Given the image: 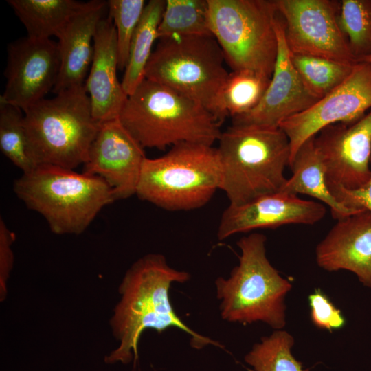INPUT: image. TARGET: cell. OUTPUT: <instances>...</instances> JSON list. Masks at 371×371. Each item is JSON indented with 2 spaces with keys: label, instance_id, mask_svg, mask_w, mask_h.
I'll return each instance as SVG.
<instances>
[{
  "label": "cell",
  "instance_id": "obj_1",
  "mask_svg": "<svg viewBox=\"0 0 371 371\" xmlns=\"http://www.w3.org/2000/svg\"><path fill=\"white\" fill-rule=\"evenodd\" d=\"M190 278L188 272L172 268L160 254H148L135 261L120 284V299L109 321L119 346L105 356L104 362L128 364L133 361L135 369L139 359L138 343L147 329L161 333L175 327L190 336V345L196 349L208 345L223 348L218 341L188 326L172 306L169 295L171 284L184 283Z\"/></svg>",
  "mask_w": 371,
  "mask_h": 371
},
{
  "label": "cell",
  "instance_id": "obj_2",
  "mask_svg": "<svg viewBox=\"0 0 371 371\" xmlns=\"http://www.w3.org/2000/svg\"><path fill=\"white\" fill-rule=\"evenodd\" d=\"M118 119L143 148L164 150L183 142L212 146L221 134V122L209 110L146 78L128 96Z\"/></svg>",
  "mask_w": 371,
  "mask_h": 371
},
{
  "label": "cell",
  "instance_id": "obj_3",
  "mask_svg": "<svg viewBox=\"0 0 371 371\" xmlns=\"http://www.w3.org/2000/svg\"><path fill=\"white\" fill-rule=\"evenodd\" d=\"M218 141L220 190L229 205H241L281 190L291 148L280 128L232 125Z\"/></svg>",
  "mask_w": 371,
  "mask_h": 371
},
{
  "label": "cell",
  "instance_id": "obj_4",
  "mask_svg": "<svg viewBox=\"0 0 371 371\" xmlns=\"http://www.w3.org/2000/svg\"><path fill=\"white\" fill-rule=\"evenodd\" d=\"M13 190L59 235L82 234L104 206L115 201L102 178L49 164L23 173Z\"/></svg>",
  "mask_w": 371,
  "mask_h": 371
},
{
  "label": "cell",
  "instance_id": "obj_5",
  "mask_svg": "<svg viewBox=\"0 0 371 371\" xmlns=\"http://www.w3.org/2000/svg\"><path fill=\"white\" fill-rule=\"evenodd\" d=\"M266 236L253 233L242 237L238 265L229 277L215 280L223 319L252 324L262 322L282 330L286 325L285 297L292 285L270 263L266 256Z\"/></svg>",
  "mask_w": 371,
  "mask_h": 371
},
{
  "label": "cell",
  "instance_id": "obj_6",
  "mask_svg": "<svg viewBox=\"0 0 371 371\" xmlns=\"http://www.w3.org/2000/svg\"><path fill=\"white\" fill-rule=\"evenodd\" d=\"M23 113L28 152L36 165L74 170L85 164L100 126L85 85L44 98Z\"/></svg>",
  "mask_w": 371,
  "mask_h": 371
},
{
  "label": "cell",
  "instance_id": "obj_7",
  "mask_svg": "<svg viewBox=\"0 0 371 371\" xmlns=\"http://www.w3.org/2000/svg\"><path fill=\"white\" fill-rule=\"evenodd\" d=\"M221 183L217 148L183 142L161 157L145 159L135 194L166 210H190L205 205Z\"/></svg>",
  "mask_w": 371,
  "mask_h": 371
},
{
  "label": "cell",
  "instance_id": "obj_8",
  "mask_svg": "<svg viewBox=\"0 0 371 371\" xmlns=\"http://www.w3.org/2000/svg\"><path fill=\"white\" fill-rule=\"evenodd\" d=\"M210 29L232 71L271 78L278 55L274 1L207 0Z\"/></svg>",
  "mask_w": 371,
  "mask_h": 371
},
{
  "label": "cell",
  "instance_id": "obj_9",
  "mask_svg": "<svg viewBox=\"0 0 371 371\" xmlns=\"http://www.w3.org/2000/svg\"><path fill=\"white\" fill-rule=\"evenodd\" d=\"M225 61L212 36L162 38L152 52L145 78L194 100L217 117L218 95L229 74Z\"/></svg>",
  "mask_w": 371,
  "mask_h": 371
},
{
  "label": "cell",
  "instance_id": "obj_10",
  "mask_svg": "<svg viewBox=\"0 0 371 371\" xmlns=\"http://www.w3.org/2000/svg\"><path fill=\"white\" fill-rule=\"evenodd\" d=\"M274 3L291 54L352 65L357 63L339 23V1L274 0Z\"/></svg>",
  "mask_w": 371,
  "mask_h": 371
},
{
  "label": "cell",
  "instance_id": "obj_11",
  "mask_svg": "<svg viewBox=\"0 0 371 371\" xmlns=\"http://www.w3.org/2000/svg\"><path fill=\"white\" fill-rule=\"evenodd\" d=\"M371 110V63L357 62L347 78L311 106L282 122L279 128L287 136L289 164L300 147L324 127L352 123Z\"/></svg>",
  "mask_w": 371,
  "mask_h": 371
},
{
  "label": "cell",
  "instance_id": "obj_12",
  "mask_svg": "<svg viewBox=\"0 0 371 371\" xmlns=\"http://www.w3.org/2000/svg\"><path fill=\"white\" fill-rule=\"evenodd\" d=\"M7 54L6 83L0 100L25 111L55 87L60 67L58 44L27 36L9 43Z\"/></svg>",
  "mask_w": 371,
  "mask_h": 371
},
{
  "label": "cell",
  "instance_id": "obj_13",
  "mask_svg": "<svg viewBox=\"0 0 371 371\" xmlns=\"http://www.w3.org/2000/svg\"><path fill=\"white\" fill-rule=\"evenodd\" d=\"M315 145L331 190L357 189L371 176V110L352 123H337L315 136Z\"/></svg>",
  "mask_w": 371,
  "mask_h": 371
},
{
  "label": "cell",
  "instance_id": "obj_14",
  "mask_svg": "<svg viewBox=\"0 0 371 371\" xmlns=\"http://www.w3.org/2000/svg\"><path fill=\"white\" fill-rule=\"evenodd\" d=\"M146 158L144 148L115 119L100 124L82 172L102 178L115 201L124 199L136 194Z\"/></svg>",
  "mask_w": 371,
  "mask_h": 371
},
{
  "label": "cell",
  "instance_id": "obj_15",
  "mask_svg": "<svg viewBox=\"0 0 371 371\" xmlns=\"http://www.w3.org/2000/svg\"><path fill=\"white\" fill-rule=\"evenodd\" d=\"M275 27L278 55L268 87L258 106L233 117L232 125L279 128L284 120L304 111L319 100L308 91L293 65L278 14Z\"/></svg>",
  "mask_w": 371,
  "mask_h": 371
},
{
  "label": "cell",
  "instance_id": "obj_16",
  "mask_svg": "<svg viewBox=\"0 0 371 371\" xmlns=\"http://www.w3.org/2000/svg\"><path fill=\"white\" fill-rule=\"evenodd\" d=\"M326 212V207L320 203L278 192L241 205H229L222 214L217 238L224 240L238 233L289 224L313 225L322 220Z\"/></svg>",
  "mask_w": 371,
  "mask_h": 371
},
{
  "label": "cell",
  "instance_id": "obj_17",
  "mask_svg": "<svg viewBox=\"0 0 371 371\" xmlns=\"http://www.w3.org/2000/svg\"><path fill=\"white\" fill-rule=\"evenodd\" d=\"M319 267L348 270L371 289V212L363 210L337 220L315 250Z\"/></svg>",
  "mask_w": 371,
  "mask_h": 371
},
{
  "label": "cell",
  "instance_id": "obj_18",
  "mask_svg": "<svg viewBox=\"0 0 371 371\" xmlns=\"http://www.w3.org/2000/svg\"><path fill=\"white\" fill-rule=\"evenodd\" d=\"M94 52L85 87L92 114L99 123L118 119L128 98L117 76L116 32L108 16L100 21L94 36Z\"/></svg>",
  "mask_w": 371,
  "mask_h": 371
},
{
  "label": "cell",
  "instance_id": "obj_19",
  "mask_svg": "<svg viewBox=\"0 0 371 371\" xmlns=\"http://www.w3.org/2000/svg\"><path fill=\"white\" fill-rule=\"evenodd\" d=\"M107 2L92 0L74 15L56 36L60 56L59 75L53 93L85 85L94 52V36Z\"/></svg>",
  "mask_w": 371,
  "mask_h": 371
},
{
  "label": "cell",
  "instance_id": "obj_20",
  "mask_svg": "<svg viewBox=\"0 0 371 371\" xmlns=\"http://www.w3.org/2000/svg\"><path fill=\"white\" fill-rule=\"evenodd\" d=\"M289 166L292 176L286 179L279 192L295 195L304 194L314 197L330 207L333 218L337 220L363 211L345 207L330 192L324 168L315 148V136L300 147Z\"/></svg>",
  "mask_w": 371,
  "mask_h": 371
},
{
  "label": "cell",
  "instance_id": "obj_21",
  "mask_svg": "<svg viewBox=\"0 0 371 371\" xmlns=\"http://www.w3.org/2000/svg\"><path fill=\"white\" fill-rule=\"evenodd\" d=\"M27 36L47 39L58 34L86 2L74 0H8Z\"/></svg>",
  "mask_w": 371,
  "mask_h": 371
},
{
  "label": "cell",
  "instance_id": "obj_22",
  "mask_svg": "<svg viewBox=\"0 0 371 371\" xmlns=\"http://www.w3.org/2000/svg\"><path fill=\"white\" fill-rule=\"evenodd\" d=\"M166 1L150 0L146 3L143 14L133 36L127 65L122 86L126 94L131 95L145 79V69L152 54V47L157 39V30L164 10Z\"/></svg>",
  "mask_w": 371,
  "mask_h": 371
},
{
  "label": "cell",
  "instance_id": "obj_23",
  "mask_svg": "<svg viewBox=\"0 0 371 371\" xmlns=\"http://www.w3.org/2000/svg\"><path fill=\"white\" fill-rule=\"evenodd\" d=\"M271 78L250 70L232 71L224 84L217 102L216 116L222 122L253 110L261 101Z\"/></svg>",
  "mask_w": 371,
  "mask_h": 371
},
{
  "label": "cell",
  "instance_id": "obj_24",
  "mask_svg": "<svg viewBox=\"0 0 371 371\" xmlns=\"http://www.w3.org/2000/svg\"><path fill=\"white\" fill-rule=\"evenodd\" d=\"M177 36H212L209 25L207 0L166 1L157 38Z\"/></svg>",
  "mask_w": 371,
  "mask_h": 371
},
{
  "label": "cell",
  "instance_id": "obj_25",
  "mask_svg": "<svg viewBox=\"0 0 371 371\" xmlns=\"http://www.w3.org/2000/svg\"><path fill=\"white\" fill-rule=\"evenodd\" d=\"M291 60L306 88L318 99L340 85L355 65L321 56L291 53Z\"/></svg>",
  "mask_w": 371,
  "mask_h": 371
},
{
  "label": "cell",
  "instance_id": "obj_26",
  "mask_svg": "<svg viewBox=\"0 0 371 371\" xmlns=\"http://www.w3.org/2000/svg\"><path fill=\"white\" fill-rule=\"evenodd\" d=\"M294 343L289 333L276 330L253 346L245 355V361L254 371H310L293 356Z\"/></svg>",
  "mask_w": 371,
  "mask_h": 371
},
{
  "label": "cell",
  "instance_id": "obj_27",
  "mask_svg": "<svg viewBox=\"0 0 371 371\" xmlns=\"http://www.w3.org/2000/svg\"><path fill=\"white\" fill-rule=\"evenodd\" d=\"M23 113L19 107L0 100L1 151L25 173L37 165L28 152Z\"/></svg>",
  "mask_w": 371,
  "mask_h": 371
},
{
  "label": "cell",
  "instance_id": "obj_28",
  "mask_svg": "<svg viewBox=\"0 0 371 371\" xmlns=\"http://www.w3.org/2000/svg\"><path fill=\"white\" fill-rule=\"evenodd\" d=\"M339 23L357 62L371 55V0L340 1Z\"/></svg>",
  "mask_w": 371,
  "mask_h": 371
},
{
  "label": "cell",
  "instance_id": "obj_29",
  "mask_svg": "<svg viewBox=\"0 0 371 371\" xmlns=\"http://www.w3.org/2000/svg\"><path fill=\"white\" fill-rule=\"evenodd\" d=\"M146 3L144 0H109V17L116 32L118 69L127 65L131 41L143 14Z\"/></svg>",
  "mask_w": 371,
  "mask_h": 371
},
{
  "label": "cell",
  "instance_id": "obj_30",
  "mask_svg": "<svg viewBox=\"0 0 371 371\" xmlns=\"http://www.w3.org/2000/svg\"><path fill=\"white\" fill-rule=\"evenodd\" d=\"M308 302L311 322L317 328L331 332L345 326L346 320L341 311L320 289L308 295Z\"/></svg>",
  "mask_w": 371,
  "mask_h": 371
},
{
  "label": "cell",
  "instance_id": "obj_31",
  "mask_svg": "<svg viewBox=\"0 0 371 371\" xmlns=\"http://www.w3.org/2000/svg\"><path fill=\"white\" fill-rule=\"evenodd\" d=\"M15 234L0 218V301L5 299L8 293V281L14 265V254L12 245Z\"/></svg>",
  "mask_w": 371,
  "mask_h": 371
},
{
  "label": "cell",
  "instance_id": "obj_32",
  "mask_svg": "<svg viewBox=\"0 0 371 371\" xmlns=\"http://www.w3.org/2000/svg\"><path fill=\"white\" fill-rule=\"evenodd\" d=\"M330 192L339 203L348 208L371 212V176L366 183L357 189L338 188Z\"/></svg>",
  "mask_w": 371,
  "mask_h": 371
},
{
  "label": "cell",
  "instance_id": "obj_33",
  "mask_svg": "<svg viewBox=\"0 0 371 371\" xmlns=\"http://www.w3.org/2000/svg\"><path fill=\"white\" fill-rule=\"evenodd\" d=\"M361 61H365V62H368V63H371V55L366 57V58H363ZM361 61H359V62H361Z\"/></svg>",
  "mask_w": 371,
  "mask_h": 371
}]
</instances>
